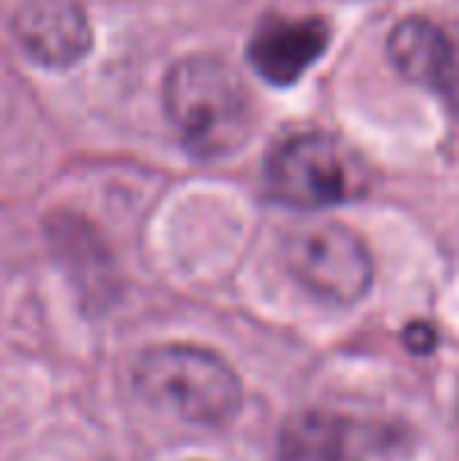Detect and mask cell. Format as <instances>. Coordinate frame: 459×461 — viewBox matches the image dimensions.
I'll list each match as a JSON object with an SVG mask.
<instances>
[{
    "mask_svg": "<svg viewBox=\"0 0 459 461\" xmlns=\"http://www.w3.org/2000/svg\"><path fill=\"white\" fill-rule=\"evenodd\" d=\"M167 113L202 158H221L252 132V95L239 73L215 57H192L167 79Z\"/></svg>",
    "mask_w": 459,
    "mask_h": 461,
    "instance_id": "1",
    "label": "cell"
},
{
    "mask_svg": "<svg viewBox=\"0 0 459 461\" xmlns=\"http://www.w3.org/2000/svg\"><path fill=\"white\" fill-rule=\"evenodd\" d=\"M142 399L192 424H227L239 411L243 386L221 355L196 346H158L135 361Z\"/></svg>",
    "mask_w": 459,
    "mask_h": 461,
    "instance_id": "2",
    "label": "cell"
},
{
    "mask_svg": "<svg viewBox=\"0 0 459 461\" xmlns=\"http://www.w3.org/2000/svg\"><path fill=\"white\" fill-rule=\"evenodd\" d=\"M287 264L312 295L331 304L359 302L374 276V264L365 242L340 223L302 230L289 242Z\"/></svg>",
    "mask_w": 459,
    "mask_h": 461,
    "instance_id": "3",
    "label": "cell"
},
{
    "mask_svg": "<svg viewBox=\"0 0 459 461\" xmlns=\"http://www.w3.org/2000/svg\"><path fill=\"white\" fill-rule=\"evenodd\" d=\"M271 194L293 207H331L346 198L349 167L340 145L327 135H293L268 164Z\"/></svg>",
    "mask_w": 459,
    "mask_h": 461,
    "instance_id": "4",
    "label": "cell"
},
{
    "mask_svg": "<svg viewBox=\"0 0 459 461\" xmlns=\"http://www.w3.org/2000/svg\"><path fill=\"white\" fill-rule=\"evenodd\" d=\"M327 23L321 19H268L249 41V60L274 86H293L327 48Z\"/></svg>",
    "mask_w": 459,
    "mask_h": 461,
    "instance_id": "5",
    "label": "cell"
},
{
    "mask_svg": "<svg viewBox=\"0 0 459 461\" xmlns=\"http://www.w3.org/2000/svg\"><path fill=\"white\" fill-rule=\"evenodd\" d=\"M374 449L368 427L325 411L296 414L280 433V461H368Z\"/></svg>",
    "mask_w": 459,
    "mask_h": 461,
    "instance_id": "6",
    "label": "cell"
},
{
    "mask_svg": "<svg viewBox=\"0 0 459 461\" xmlns=\"http://www.w3.org/2000/svg\"><path fill=\"white\" fill-rule=\"evenodd\" d=\"M16 35L35 60L67 67L88 50V23L73 0H35L16 19Z\"/></svg>",
    "mask_w": 459,
    "mask_h": 461,
    "instance_id": "7",
    "label": "cell"
},
{
    "mask_svg": "<svg viewBox=\"0 0 459 461\" xmlns=\"http://www.w3.org/2000/svg\"><path fill=\"white\" fill-rule=\"evenodd\" d=\"M387 50L406 79L431 88H447V82L454 79V48L447 35L425 19L399 23L387 41Z\"/></svg>",
    "mask_w": 459,
    "mask_h": 461,
    "instance_id": "8",
    "label": "cell"
}]
</instances>
